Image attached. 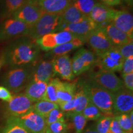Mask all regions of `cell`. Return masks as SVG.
Instances as JSON below:
<instances>
[{
    "mask_svg": "<svg viewBox=\"0 0 133 133\" xmlns=\"http://www.w3.org/2000/svg\"><path fill=\"white\" fill-rule=\"evenodd\" d=\"M39 46L35 41L22 39L13 43L3 56L4 63L11 65L21 66L34 62L37 59Z\"/></svg>",
    "mask_w": 133,
    "mask_h": 133,
    "instance_id": "1",
    "label": "cell"
},
{
    "mask_svg": "<svg viewBox=\"0 0 133 133\" xmlns=\"http://www.w3.org/2000/svg\"><path fill=\"white\" fill-rule=\"evenodd\" d=\"M89 101L102 113V115L114 116L113 113L114 93L90 81L83 83Z\"/></svg>",
    "mask_w": 133,
    "mask_h": 133,
    "instance_id": "2",
    "label": "cell"
},
{
    "mask_svg": "<svg viewBox=\"0 0 133 133\" xmlns=\"http://www.w3.org/2000/svg\"><path fill=\"white\" fill-rule=\"evenodd\" d=\"M60 23V16L44 12L39 19L30 28L28 35L36 41L49 33H54L58 30Z\"/></svg>",
    "mask_w": 133,
    "mask_h": 133,
    "instance_id": "3",
    "label": "cell"
},
{
    "mask_svg": "<svg viewBox=\"0 0 133 133\" xmlns=\"http://www.w3.org/2000/svg\"><path fill=\"white\" fill-rule=\"evenodd\" d=\"M32 70L25 68H16L5 75L3 83L11 92L18 93L26 88L31 81Z\"/></svg>",
    "mask_w": 133,
    "mask_h": 133,
    "instance_id": "4",
    "label": "cell"
},
{
    "mask_svg": "<svg viewBox=\"0 0 133 133\" xmlns=\"http://www.w3.org/2000/svg\"><path fill=\"white\" fill-rule=\"evenodd\" d=\"M89 78L91 81L112 93L125 88L123 81L121 80L114 72L100 68L99 70L91 73Z\"/></svg>",
    "mask_w": 133,
    "mask_h": 133,
    "instance_id": "5",
    "label": "cell"
},
{
    "mask_svg": "<svg viewBox=\"0 0 133 133\" xmlns=\"http://www.w3.org/2000/svg\"><path fill=\"white\" fill-rule=\"evenodd\" d=\"M97 62V56L89 50L80 48L71 59L72 70L75 76L80 75L91 69Z\"/></svg>",
    "mask_w": 133,
    "mask_h": 133,
    "instance_id": "6",
    "label": "cell"
},
{
    "mask_svg": "<svg viewBox=\"0 0 133 133\" xmlns=\"http://www.w3.org/2000/svg\"><path fill=\"white\" fill-rule=\"evenodd\" d=\"M124 59L118 49L113 47L97 57V64L100 69L110 71H121Z\"/></svg>",
    "mask_w": 133,
    "mask_h": 133,
    "instance_id": "7",
    "label": "cell"
},
{
    "mask_svg": "<svg viewBox=\"0 0 133 133\" xmlns=\"http://www.w3.org/2000/svg\"><path fill=\"white\" fill-rule=\"evenodd\" d=\"M85 42L89 44L97 57L114 47L102 26H99L89 33L85 38Z\"/></svg>",
    "mask_w": 133,
    "mask_h": 133,
    "instance_id": "8",
    "label": "cell"
},
{
    "mask_svg": "<svg viewBox=\"0 0 133 133\" xmlns=\"http://www.w3.org/2000/svg\"><path fill=\"white\" fill-rule=\"evenodd\" d=\"M36 1H27L14 14V19L19 20L31 27L44 14Z\"/></svg>",
    "mask_w": 133,
    "mask_h": 133,
    "instance_id": "9",
    "label": "cell"
},
{
    "mask_svg": "<svg viewBox=\"0 0 133 133\" xmlns=\"http://www.w3.org/2000/svg\"><path fill=\"white\" fill-rule=\"evenodd\" d=\"M6 105V112L9 116L19 118L33 110V103L24 94L12 96Z\"/></svg>",
    "mask_w": 133,
    "mask_h": 133,
    "instance_id": "10",
    "label": "cell"
},
{
    "mask_svg": "<svg viewBox=\"0 0 133 133\" xmlns=\"http://www.w3.org/2000/svg\"><path fill=\"white\" fill-rule=\"evenodd\" d=\"M76 36L66 31L51 33L35 41L37 45L43 51H51L57 46L72 40Z\"/></svg>",
    "mask_w": 133,
    "mask_h": 133,
    "instance_id": "11",
    "label": "cell"
},
{
    "mask_svg": "<svg viewBox=\"0 0 133 133\" xmlns=\"http://www.w3.org/2000/svg\"><path fill=\"white\" fill-rule=\"evenodd\" d=\"M108 22L133 39V17L128 11L111 8Z\"/></svg>",
    "mask_w": 133,
    "mask_h": 133,
    "instance_id": "12",
    "label": "cell"
},
{
    "mask_svg": "<svg viewBox=\"0 0 133 133\" xmlns=\"http://www.w3.org/2000/svg\"><path fill=\"white\" fill-rule=\"evenodd\" d=\"M30 26L16 19H9L3 23L0 30V39H11L25 36L29 33Z\"/></svg>",
    "mask_w": 133,
    "mask_h": 133,
    "instance_id": "13",
    "label": "cell"
},
{
    "mask_svg": "<svg viewBox=\"0 0 133 133\" xmlns=\"http://www.w3.org/2000/svg\"><path fill=\"white\" fill-rule=\"evenodd\" d=\"M133 109V94L125 88L114 93V115L129 114Z\"/></svg>",
    "mask_w": 133,
    "mask_h": 133,
    "instance_id": "14",
    "label": "cell"
},
{
    "mask_svg": "<svg viewBox=\"0 0 133 133\" xmlns=\"http://www.w3.org/2000/svg\"><path fill=\"white\" fill-rule=\"evenodd\" d=\"M18 118L21 124L30 133L46 132L48 126L45 118L33 110Z\"/></svg>",
    "mask_w": 133,
    "mask_h": 133,
    "instance_id": "15",
    "label": "cell"
},
{
    "mask_svg": "<svg viewBox=\"0 0 133 133\" xmlns=\"http://www.w3.org/2000/svg\"><path fill=\"white\" fill-rule=\"evenodd\" d=\"M52 67L55 74H57L64 80L71 82L75 75L73 72L71 59L67 54L55 57L52 59Z\"/></svg>",
    "mask_w": 133,
    "mask_h": 133,
    "instance_id": "16",
    "label": "cell"
},
{
    "mask_svg": "<svg viewBox=\"0 0 133 133\" xmlns=\"http://www.w3.org/2000/svg\"><path fill=\"white\" fill-rule=\"evenodd\" d=\"M99 26L89 18V16H88L79 22L70 24L66 26L62 30V31H68L76 37L85 39V38L89 33H91Z\"/></svg>",
    "mask_w": 133,
    "mask_h": 133,
    "instance_id": "17",
    "label": "cell"
},
{
    "mask_svg": "<svg viewBox=\"0 0 133 133\" xmlns=\"http://www.w3.org/2000/svg\"><path fill=\"white\" fill-rule=\"evenodd\" d=\"M55 75L52 61H41L32 70L31 80L48 83Z\"/></svg>",
    "mask_w": 133,
    "mask_h": 133,
    "instance_id": "18",
    "label": "cell"
},
{
    "mask_svg": "<svg viewBox=\"0 0 133 133\" xmlns=\"http://www.w3.org/2000/svg\"><path fill=\"white\" fill-rule=\"evenodd\" d=\"M101 26L104 30L110 41L114 47H118L132 41V38L110 23H106Z\"/></svg>",
    "mask_w": 133,
    "mask_h": 133,
    "instance_id": "19",
    "label": "cell"
},
{
    "mask_svg": "<svg viewBox=\"0 0 133 133\" xmlns=\"http://www.w3.org/2000/svg\"><path fill=\"white\" fill-rule=\"evenodd\" d=\"M36 2L44 12L61 16L71 4V0H37Z\"/></svg>",
    "mask_w": 133,
    "mask_h": 133,
    "instance_id": "20",
    "label": "cell"
},
{
    "mask_svg": "<svg viewBox=\"0 0 133 133\" xmlns=\"http://www.w3.org/2000/svg\"><path fill=\"white\" fill-rule=\"evenodd\" d=\"M86 17L88 16L83 15L74 5L71 4L60 16V23L58 30L62 31L66 26L79 22L85 19Z\"/></svg>",
    "mask_w": 133,
    "mask_h": 133,
    "instance_id": "21",
    "label": "cell"
},
{
    "mask_svg": "<svg viewBox=\"0 0 133 133\" xmlns=\"http://www.w3.org/2000/svg\"><path fill=\"white\" fill-rule=\"evenodd\" d=\"M77 87V82H62L59 80L57 84V104L69 102L74 99Z\"/></svg>",
    "mask_w": 133,
    "mask_h": 133,
    "instance_id": "22",
    "label": "cell"
},
{
    "mask_svg": "<svg viewBox=\"0 0 133 133\" xmlns=\"http://www.w3.org/2000/svg\"><path fill=\"white\" fill-rule=\"evenodd\" d=\"M47 83L31 80L26 86L24 94L33 103L43 99Z\"/></svg>",
    "mask_w": 133,
    "mask_h": 133,
    "instance_id": "23",
    "label": "cell"
},
{
    "mask_svg": "<svg viewBox=\"0 0 133 133\" xmlns=\"http://www.w3.org/2000/svg\"><path fill=\"white\" fill-rule=\"evenodd\" d=\"M111 8L101 3H96L89 14V18L98 26L108 23Z\"/></svg>",
    "mask_w": 133,
    "mask_h": 133,
    "instance_id": "24",
    "label": "cell"
},
{
    "mask_svg": "<svg viewBox=\"0 0 133 133\" xmlns=\"http://www.w3.org/2000/svg\"><path fill=\"white\" fill-rule=\"evenodd\" d=\"M85 39L83 38L76 37L69 42L61 44L54 49L51 50L49 54L55 57L67 54L68 53L74 50L78 49L83 46L85 43Z\"/></svg>",
    "mask_w": 133,
    "mask_h": 133,
    "instance_id": "25",
    "label": "cell"
},
{
    "mask_svg": "<svg viewBox=\"0 0 133 133\" xmlns=\"http://www.w3.org/2000/svg\"><path fill=\"white\" fill-rule=\"evenodd\" d=\"M74 99L75 101V108L74 112L81 113L89 101L83 83H79V85L76 87Z\"/></svg>",
    "mask_w": 133,
    "mask_h": 133,
    "instance_id": "26",
    "label": "cell"
},
{
    "mask_svg": "<svg viewBox=\"0 0 133 133\" xmlns=\"http://www.w3.org/2000/svg\"><path fill=\"white\" fill-rule=\"evenodd\" d=\"M2 133H30L17 117L9 116L2 131Z\"/></svg>",
    "mask_w": 133,
    "mask_h": 133,
    "instance_id": "27",
    "label": "cell"
},
{
    "mask_svg": "<svg viewBox=\"0 0 133 133\" xmlns=\"http://www.w3.org/2000/svg\"><path fill=\"white\" fill-rule=\"evenodd\" d=\"M59 108V106L57 104L41 100L33 104V110L46 118L50 112H51L52 110Z\"/></svg>",
    "mask_w": 133,
    "mask_h": 133,
    "instance_id": "28",
    "label": "cell"
},
{
    "mask_svg": "<svg viewBox=\"0 0 133 133\" xmlns=\"http://www.w3.org/2000/svg\"><path fill=\"white\" fill-rule=\"evenodd\" d=\"M59 80L60 79L58 78H53L50 79L47 84L45 92L42 100L57 104V89Z\"/></svg>",
    "mask_w": 133,
    "mask_h": 133,
    "instance_id": "29",
    "label": "cell"
},
{
    "mask_svg": "<svg viewBox=\"0 0 133 133\" xmlns=\"http://www.w3.org/2000/svg\"><path fill=\"white\" fill-rule=\"evenodd\" d=\"M96 3L95 0H71V4L86 16H89Z\"/></svg>",
    "mask_w": 133,
    "mask_h": 133,
    "instance_id": "30",
    "label": "cell"
},
{
    "mask_svg": "<svg viewBox=\"0 0 133 133\" xmlns=\"http://www.w3.org/2000/svg\"><path fill=\"white\" fill-rule=\"evenodd\" d=\"M68 114L72 121L75 133H81L85 128L88 121L87 119L84 118L81 113L72 112Z\"/></svg>",
    "mask_w": 133,
    "mask_h": 133,
    "instance_id": "31",
    "label": "cell"
},
{
    "mask_svg": "<svg viewBox=\"0 0 133 133\" xmlns=\"http://www.w3.org/2000/svg\"><path fill=\"white\" fill-rule=\"evenodd\" d=\"M81 114L87 120L96 121L102 116L101 111L90 101L82 111Z\"/></svg>",
    "mask_w": 133,
    "mask_h": 133,
    "instance_id": "32",
    "label": "cell"
},
{
    "mask_svg": "<svg viewBox=\"0 0 133 133\" xmlns=\"http://www.w3.org/2000/svg\"><path fill=\"white\" fill-rule=\"evenodd\" d=\"M119 126L124 132L132 131L133 123L129 118L128 114H123L115 115Z\"/></svg>",
    "mask_w": 133,
    "mask_h": 133,
    "instance_id": "33",
    "label": "cell"
},
{
    "mask_svg": "<svg viewBox=\"0 0 133 133\" xmlns=\"http://www.w3.org/2000/svg\"><path fill=\"white\" fill-rule=\"evenodd\" d=\"M113 117L102 115L99 119H97L95 129L98 133H107L109 131L110 125Z\"/></svg>",
    "mask_w": 133,
    "mask_h": 133,
    "instance_id": "34",
    "label": "cell"
},
{
    "mask_svg": "<svg viewBox=\"0 0 133 133\" xmlns=\"http://www.w3.org/2000/svg\"><path fill=\"white\" fill-rule=\"evenodd\" d=\"M45 119L47 126L57 121H65V113L62 112L59 108L54 109L50 112Z\"/></svg>",
    "mask_w": 133,
    "mask_h": 133,
    "instance_id": "35",
    "label": "cell"
},
{
    "mask_svg": "<svg viewBox=\"0 0 133 133\" xmlns=\"http://www.w3.org/2000/svg\"><path fill=\"white\" fill-rule=\"evenodd\" d=\"M68 125L65 121H57L47 126L46 132L49 133H66L67 132Z\"/></svg>",
    "mask_w": 133,
    "mask_h": 133,
    "instance_id": "36",
    "label": "cell"
},
{
    "mask_svg": "<svg viewBox=\"0 0 133 133\" xmlns=\"http://www.w3.org/2000/svg\"><path fill=\"white\" fill-rule=\"evenodd\" d=\"M26 1V0H5V4L8 12L14 14Z\"/></svg>",
    "mask_w": 133,
    "mask_h": 133,
    "instance_id": "37",
    "label": "cell"
},
{
    "mask_svg": "<svg viewBox=\"0 0 133 133\" xmlns=\"http://www.w3.org/2000/svg\"><path fill=\"white\" fill-rule=\"evenodd\" d=\"M124 59L133 56V42L131 41L127 44L116 47Z\"/></svg>",
    "mask_w": 133,
    "mask_h": 133,
    "instance_id": "38",
    "label": "cell"
},
{
    "mask_svg": "<svg viewBox=\"0 0 133 133\" xmlns=\"http://www.w3.org/2000/svg\"><path fill=\"white\" fill-rule=\"evenodd\" d=\"M121 71L122 75L133 73V56L124 60Z\"/></svg>",
    "mask_w": 133,
    "mask_h": 133,
    "instance_id": "39",
    "label": "cell"
},
{
    "mask_svg": "<svg viewBox=\"0 0 133 133\" xmlns=\"http://www.w3.org/2000/svg\"><path fill=\"white\" fill-rule=\"evenodd\" d=\"M59 109L64 112V113L66 112L67 114L72 113L74 112L75 108V101L74 98L69 102H66L62 103L59 104Z\"/></svg>",
    "mask_w": 133,
    "mask_h": 133,
    "instance_id": "40",
    "label": "cell"
},
{
    "mask_svg": "<svg viewBox=\"0 0 133 133\" xmlns=\"http://www.w3.org/2000/svg\"><path fill=\"white\" fill-rule=\"evenodd\" d=\"M123 78V83L126 89L129 91H133V73L126 75H122Z\"/></svg>",
    "mask_w": 133,
    "mask_h": 133,
    "instance_id": "41",
    "label": "cell"
},
{
    "mask_svg": "<svg viewBox=\"0 0 133 133\" xmlns=\"http://www.w3.org/2000/svg\"><path fill=\"white\" fill-rule=\"evenodd\" d=\"M12 97L9 89L3 86H0V99L5 102H9Z\"/></svg>",
    "mask_w": 133,
    "mask_h": 133,
    "instance_id": "42",
    "label": "cell"
},
{
    "mask_svg": "<svg viewBox=\"0 0 133 133\" xmlns=\"http://www.w3.org/2000/svg\"><path fill=\"white\" fill-rule=\"evenodd\" d=\"M109 131L112 133H124L119 126L115 116H114L110 125Z\"/></svg>",
    "mask_w": 133,
    "mask_h": 133,
    "instance_id": "43",
    "label": "cell"
},
{
    "mask_svg": "<svg viewBox=\"0 0 133 133\" xmlns=\"http://www.w3.org/2000/svg\"><path fill=\"white\" fill-rule=\"evenodd\" d=\"M121 3V0H106V5L108 6H114Z\"/></svg>",
    "mask_w": 133,
    "mask_h": 133,
    "instance_id": "44",
    "label": "cell"
},
{
    "mask_svg": "<svg viewBox=\"0 0 133 133\" xmlns=\"http://www.w3.org/2000/svg\"><path fill=\"white\" fill-rule=\"evenodd\" d=\"M81 133H98V132L96 131L95 128L90 127L89 128H88L86 130L83 131Z\"/></svg>",
    "mask_w": 133,
    "mask_h": 133,
    "instance_id": "45",
    "label": "cell"
},
{
    "mask_svg": "<svg viewBox=\"0 0 133 133\" xmlns=\"http://www.w3.org/2000/svg\"><path fill=\"white\" fill-rule=\"evenodd\" d=\"M4 64V58H3V56H2V57L0 58V69H1V68L2 67Z\"/></svg>",
    "mask_w": 133,
    "mask_h": 133,
    "instance_id": "46",
    "label": "cell"
},
{
    "mask_svg": "<svg viewBox=\"0 0 133 133\" xmlns=\"http://www.w3.org/2000/svg\"><path fill=\"white\" fill-rule=\"evenodd\" d=\"M125 2L127 3L128 4L130 5V6H132V1L133 0H124Z\"/></svg>",
    "mask_w": 133,
    "mask_h": 133,
    "instance_id": "47",
    "label": "cell"
},
{
    "mask_svg": "<svg viewBox=\"0 0 133 133\" xmlns=\"http://www.w3.org/2000/svg\"><path fill=\"white\" fill-rule=\"evenodd\" d=\"M97 1H99L100 3H103V4L106 5V0H97Z\"/></svg>",
    "mask_w": 133,
    "mask_h": 133,
    "instance_id": "48",
    "label": "cell"
},
{
    "mask_svg": "<svg viewBox=\"0 0 133 133\" xmlns=\"http://www.w3.org/2000/svg\"><path fill=\"white\" fill-rule=\"evenodd\" d=\"M28 1H36L37 0H28Z\"/></svg>",
    "mask_w": 133,
    "mask_h": 133,
    "instance_id": "49",
    "label": "cell"
},
{
    "mask_svg": "<svg viewBox=\"0 0 133 133\" xmlns=\"http://www.w3.org/2000/svg\"><path fill=\"white\" fill-rule=\"evenodd\" d=\"M124 133H132V131H130V132H124Z\"/></svg>",
    "mask_w": 133,
    "mask_h": 133,
    "instance_id": "50",
    "label": "cell"
},
{
    "mask_svg": "<svg viewBox=\"0 0 133 133\" xmlns=\"http://www.w3.org/2000/svg\"><path fill=\"white\" fill-rule=\"evenodd\" d=\"M107 133H112V132H111L110 131H108V132H107Z\"/></svg>",
    "mask_w": 133,
    "mask_h": 133,
    "instance_id": "51",
    "label": "cell"
},
{
    "mask_svg": "<svg viewBox=\"0 0 133 133\" xmlns=\"http://www.w3.org/2000/svg\"><path fill=\"white\" fill-rule=\"evenodd\" d=\"M46 133H49V132H46Z\"/></svg>",
    "mask_w": 133,
    "mask_h": 133,
    "instance_id": "52",
    "label": "cell"
}]
</instances>
